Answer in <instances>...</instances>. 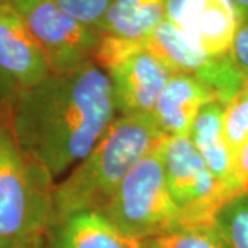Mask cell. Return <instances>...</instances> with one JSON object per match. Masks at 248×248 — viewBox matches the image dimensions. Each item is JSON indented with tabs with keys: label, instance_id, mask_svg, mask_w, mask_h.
<instances>
[{
	"label": "cell",
	"instance_id": "obj_1",
	"mask_svg": "<svg viewBox=\"0 0 248 248\" xmlns=\"http://www.w3.org/2000/svg\"><path fill=\"white\" fill-rule=\"evenodd\" d=\"M116 117L112 84L94 61L18 91L10 109L18 145L54 179L84 159Z\"/></svg>",
	"mask_w": 248,
	"mask_h": 248
},
{
	"label": "cell",
	"instance_id": "obj_2",
	"mask_svg": "<svg viewBox=\"0 0 248 248\" xmlns=\"http://www.w3.org/2000/svg\"><path fill=\"white\" fill-rule=\"evenodd\" d=\"M166 138L151 115L117 116L93 151L55 184L50 226L80 211L101 213L128 170Z\"/></svg>",
	"mask_w": 248,
	"mask_h": 248
},
{
	"label": "cell",
	"instance_id": "obj_3",
	"mask_svg": "<svg viewBox=\"0 0 248 248\" xmlns=\"http://www.w3.org/2000/svg\"><path fill=\"white\" fill-rule=\"evenodd\" d=\"M24 151L13 134L10 116L0 123V244L47 234L55 182Z\"/></svg>",
	"mask_w": 248,
	"mask_h": 248
},
{
	"label": "cell",
	"instance_id": "obj_4",
	"mask_svg": "<svg viewBox=\"0 0 248 248\" xmlns=\"http://www.w3.org/2000/svg\"><path fill=\"white\" fill-rule=\"evenodd\" d=\"M166 140L128 170L101 211L122 231L142 241L182 225V215L166 178Z\"/></svg>",
	"mask_w": 248,
	"mask_h": 248
},
{
	"label": "cell",
	"instance_id": "obj_5",
	"mask_svg": "<svg viewBox=\"0 0 248 248\" xmlns=\"http://www.w3.org/2000/svg\"><path fill=\"white\" fill-rule=\"evenodd\" d=\"M164 167L182 225H211L218 208L233 197L205 166L189 135L166 140Z\"/></svg>",
	"mask_w": 248,
	"mask_h": 248
},
{
	"label": "cell",
	"instance_id": "obj_6",
	"mask_svg": "<svg viewBox=\"0 0 248 248\" xmlns=\"http://www.w3.org/2000/svg\"><path fill=\"white\" fill-rule=\"evenodd\" d=\"M138 40L141 48L155 55L171 73H184L202 81L225 105L247 84L231 55H208L192 45L169 19Z\"/></svg>",
	"mask_w": 248,
	"mask_h": 248
},
{
	"label": "cell",
	"instance_id": "obj_7",
	"mask_svg": "<svg viewBox=\"0 0 248 248\" xmlns=\"http://www.w3.org/2000/svg\"><path fill=\"white\" fill-rule=\"evenodd\" d=\"M25 19L53 75H66L94 61L104 33L65 13L55 0L37 4Z\"/></svg>",
	"mask_w": 248,
	"mask_h": 248
},
{
	"label": "cell",
	"instance_id": "obj_8",
	"mask_svg": "<svg viewBox=\"0 0 248 248\" xmlns=\"http://www.w3.org/2000/svg\"><path fill=\"white\" fill-rule=\"evenodd\" d=\"M166 19L211 57L229 55L240 24L233 0H169Z\"/></svg>",
	"mask_w": 248,
	"mask_h": 248
},
{
	"label": "cell",
	"instance_id": "obj_9",
	"mask_svg": "<svg viewBox=\"0 0 248 248\" xmlns=\"http://www.w3.org/2000/svg\"><path fill=\"white\" fill-rule=\"evenodd\" d=\"M104 71L112 84L117 116L151 115L160 93L172 75L141 46L108 65Z\"/></svg>",
	"mask_w": 248,
	"mask_h": 248
},
{
	"label": "cell",
	"instance_id": "obj_10",
	"mask_svg": "<svg viewBox=\"0 0 248 248\" xmlns=\"http://www.w3.org/2000/svg\"><path fill=\"white\" fill-rule=\"evenodd\" d=\"M0 73L17 93L51 75L27 19L9 1L0 3Z\"/></svg>",
	"mask_w": 248,
	"mask_h": 248
},
{
	"label": "cell",
	"instance_id": "obj_11",
	"mask_svg": "<svg viewBox=\"0 0 248 248\" xmlns=\"http://www.w3.org/2000/svg\"><path fill=\"white\" fill-rule=\"evenodd\" d=\"M211 101H218V97L210 87L189 75L172 73L151 116L164 137H185L200 109Z\"/></svg>",
	"mask_w": 248,
	"mask_h": 248
},
{
	"label": "cell",
	"instance_id": "obj_12",
	"mask_svg": "<svg viewBox=\"0 0 248 248\" xmlns=\"http://www.w3.org/2000/svg\"><path fill=\"white\" fill-rule=\"evenodd\" d=\"M51 248H145L143 241L122 231L99 211H80L47 231Z\"/></svg>",
	"mask_w": 248,
	"mask_h": 248
},
{
	"label": "cell",
	"instance_id": "obj_13",
	"mask_svg": "<svg viewBox=\"0 0 248 248\" xmlns=\"http://www.w3.org/2000/svg\"><path fill=\"white\" fill-rule=\"evenodd\" d=\"M225 104L211 101L205 104L196 117L189 138L213 175L236 196L232 189V155L223 135Z\"/></svg>",
	"mask_w": 248,
	"mask_h": 248
},
{
	"label": "cell",
	"instance_id": "obj_14",
	"mask_svg": "<svg viewBox=\"0 0 248 248\" xmlns=\"http://www.w3.org/2000/svg\"><path fill=\"white\" fill-rule=\"evenodd\" d=\"M169 0H116L97 28L105 35L141 39L166 19Z\"/></svg>",
	"mask_w": 248,
	"mask_h": 248
},
{
	"label": "cell",
	"instance_id": "obj_15",
	"mask_svg": "<svg viewBox=\"0 0 248 248\" xmlns=\"http://www.w3.org/2000/svg\"><path fill=\"white\" fill-rule=\"evenodd\" d=\"M211 225L226 248H248V193L233 196L222 204Z\"/></svg>",
	"mask_w": 248,
	"mask_h": 248
},
{
	"label": "cell",
	"instance_id": "obj_16",
	"mask_svg": "<svg viewBox=\"0 0 248 248\" xmlns=\"http://www.w3.org/2000/svg\"><path fill=\"white\" fill-rule=\"evenodd\" d=\"M143 244L145 248H226L213 225H181Z\"/></svg>",
	"mask_w": 248,
	"mask_h": 248
},
{
	"label": "cell",
	"instance_id": "obj_17",
	"mask_svg": "<svg viewBox=\"0 0 248 248\" xmlns=\"http://www.w3.org/2000/svg\"><path fill=\"white\" fill-rule=\"evenodd\" d=\"M223 135L232 157L248 141V83L225 105Z\"/></svg>",
	"mask_w": 248,
	"mask_h": 248
},
{
	"label": "cell",
	"instance_id": "obj_18",
	"mask_svg": "<svg viewBox=\"0 0 248 248\" xmlns=\"http://www.w3.org/2000/svg\"><path fill=\"white\" fill-rule=\"evenodd\" d=\"M116 0H55L65 13L84 24L97 28Z\"/></svg>",
	"mask_w": 248,
	"mask_h": 248
},
{
	"label": "cell",
	"instance_id": "obj_19",
	"mask_svg": "<svg viewBox=\"0 0 248 248\" xmlns=\"http://www.w3.org/2000/svg\"><path fill=\"white\" fill-rule=\"evenodd\" d=\"M232 61L248 83V16L240 19L229 50Z\"/></svg>",
	"mask_w": 248,
	"mask_h": 248
},
{
	"label": "cell",
	"instance_id": "obj_20",
	"mask_svg": "<svg viewBox=\"0 0 248 248\" xmlns=\"http://www.w3.org/2000/svg\"><path fill=\"white\" fill-rule=\"evenodd\" d=\"M232 189L234 195L248 193V141L232 157Z\"/></svg>",
	"mask_w": 248,
	"mask_h": 248
},
{
	"label": "cell",
	"instance_id": "obj_21",
	"mask_svg": "<svg viewBox=\"0 0 248 248\" xmlns=\"http://www.w3.org/2000/svg\"><path fill=\"white\" fill-rule=\"evenodd\" d=\"M16 95L17 90L0 73V123L10 116V109Z\"/></svg>",
	"mask_w": 248,
	"mask_h": 248
},
{
	"label": "cell",
	"instance_id": "obj_22",
	"mask_svg": "<svg viewBox=\"0 0 248 248\" xmlns=\"http://www.w3.org/2000/svg\"><path fill=\"white\" fill-rule=\"evenodd\" d=\"M0 248H51L47 239V234L37 239L18 241V243H9V244H0Z\"/></svg>",
	"mask_w": 248,
	"mask_h": 248
},
{
	"label": "cell",
	"instance_id": "obj_23",
	"mask_svg": "<svg viewBox=\"0 0 248 248\" xmlns=\"http://www.w3.org/2000/svg\"><path fill=\"white\" fill-rule=\"evenodd\" d=\"M45 0H9V3L17 10L19 14H22L24 17L27 16L31 10H33L40 3H43Z\"/></svg>",
	"mask_w": 248,
	"mask_h": 248
},
{
	"label": "cell",
	"instance_id": "obj_24",
	"mask_svg": "<svg viewBox=\"0 0 248 248\" xmlns=\"http://www.w3.org/2000/svg\"><path fill=\"white\" fill-rule=\"evenodd\" d=\"M233 1H234L236 9L239 11L240 19L248 16V0H233Z\"/></svg>",
	"mask_w": 248,
	"mask_h": 248
},
{
	"label": "cell",
	"instance_id": "obj_25",
	"mask_svg": "<svg viewBox=\"0 0 248 248\" xmlns=\"http://www.w3.org/2000/svg\"><path fill=\"white\" fill-rule=\"evenodd\" d=\"M6 1H9V0H0V3H6Z\"/></svg>",
	"mask_w": 248,
	"mask_h": 248
}]
</instances>
